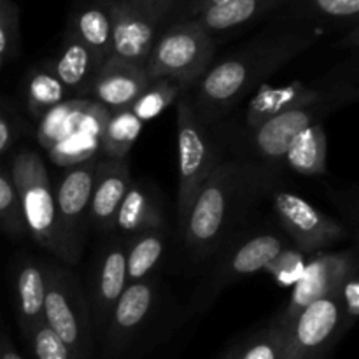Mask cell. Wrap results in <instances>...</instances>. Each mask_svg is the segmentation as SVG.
<instances>
[{
	"instance_id": "3957f363",
	"label": "cell",
	"mask_w": 359,
	"mask_h": 359,
	"mask_svg": "<svg viewBox=\"0 0 359 359\" xmlns=\"http://www.w3.org/2000/svg\"><path fill=\"white\" fill-rule=\"evenodd\" d=\"M358 97V65L354 56L353 60L333 67V70L311 83L293 81L284 86L263 83L256 88L255 95L249 98L237 119L224 118L210 128L217 132H249L284 111L312 105H332L342 109L356 102Z\"/></svg>"
},
{
	"instance_id": "4fadbf2b",
	"label": "cell",
	"mask_w": 359,
	"mask_h": 359,
	"mask_svg": "<svg viewBox=\"0 0 359 359\" xmlns=\"http://www.w3.org/2000/svg\"><path fill=\"white\" fill-rule=\"evenodd\" d=\"M356 269L358 256L354 249L339 252H319L316 258L307 262L300 279L294 283L293 293L286 307L277 314L276 319L287 328L290 323L307 305L326 294H332L340 286V283Z\"/></svg>"
},
{
	"instance_id": "4dcf8cb0",
	"label": "cell",
	"mask_w": 359,
	"mask_h": 359,
	"mask_svg": "<svg viewBox=\"0 0 359 359\" xmlns=\"http://www.w3.org/2000/svg\"><path fill=\"white\" fill-rule=\"evenodd\" d=\"M286 326L273 319L269 326L249 337L226 359H283Z\"/></svg>"
},
{
	"instance_id": "52a82bcc",
	"label": "cell",
	"mask_w": 359,
	"mask_h": 359,
	"mask_svg": "<svg viewBox=\"0 0 359 359\" xmlns=\"http://www.w3.org/2000/svg\"><path fill=\"white\" fill-rule=\"evenodd\" d=\"M9 174L20 200L25 230L35 244L58 256L55 184L41 154L32 149L18 151Z\"/></svg>"
},
{
	"instance_id": "836d02e7",
	"label": "cell",
	"mask_w": 359,
	"mask_h": 359,
	"mask_svg": "<svg viewBox=\"0 0 359 359\" xmlns=\"http://www.w3.org/2000/svg\"><path fill=\"white\" fill-rule=\"evenodd\" d=\"M25 340L30 346L35 359H76L69 347L58 339V335L46 323L35 326Z\"/></svg>"
},
{
	"instance_id": "d6986e66",
	"label": "cell",
	"mask_w": 359,
	"mask_h": 359,
	"mask_svg": "<svg viewBox=\"0 0 359 359\" xmlns=\"http://www.w3.org/2000/svg\"><path fill=\"white\" fill-rule=\"evenodd\" d=\"M49 63L72 98H88L91 83L102 67L97 56L67 32H63L62 44Z\"/></svg>"
},
{
	"instance_id": "f35d334b",
	"label": "cell",
	"mask_w": 359,
	"mask_h": 359,
	"mask_svg": "<svg viewBox=\"0 0 359 359\" xmlns=\"http://www.w3.org/2000/svg\"><path fill=\"white\" fill-rule=\"evenodd\" d=\"M146 4V7L149 9V13L153 14L154 20L160 23V27H163V21L167 18L168 11L172 9L175 0H142Z\"/></svg>"
},
{
	"instance_id": "f1b7e54d",
	"label": "cell",
	"mask_w": 359,
	"mask_h": 359,
	"mask_svg": "<svg viewBox=\"0 0 359 359\" xmlns=\"http://www.w3.org/2000/svg\"><path fill=\"white\" fill-rule=\"evenodd\" d=\"M88 104H90V98H69L56 107L49 109L39 119L37 139L41 146L49 151L55 144L70 135L79 125Z\"/></svg>"
},
{
	"instance_id": "7a4b0ae2",
	"label": "cell",
	"mask_w": 359,
	"mask_h": 359,
	"mask_svg": "<svg viewBox=\"0 0 359 359\" xmlns=\"http://www.w3.org/2000/svg\"><path fill=\"white\" fill-rule=\"evenodd\" d=\"M280 167L223 158L207 175L189 209L181 238L195 259L217 255L252 209L279 188Z\"/></svg>"
},
{
	"instance_id": "9a60e30c",
	"label": "cell",
	"mask_w": 359,
	"mask_h": 359,
	"mask_svg": "<svg viewBox=\"0 0 359 359\" xmlns=\"http://www.w3.org/2000/svg\"><path fill=\"white\" fill-rule=\"evenodd\" d=\"M156 302L154 279L126 284L125 291L116 302L107 326L104 330L105 344L112 353L125 349L144 328Z\"/></svg>"
},
{
	"instance_id": "4316f807",
	"label": "cell",
	"mask_w": 359,
	"mask_h": 359,
	"mask_svg": "<svg viewBox=\"0 0 359 359\" xmlns=\"http://www.w3.org/2000/svg\"><path fill=\"white\" fill-rule=\"evenodd\" d=\"M25 95H27V109L34 119H41L49 109L56 107L62 102L69 100L70 93L60 79L56 77L55 70L51 69V63H42V65L34 67L28 74L27 86H25Z\"/></svg>"
},
{
	"instance_id": "2e32d148",
	"label": "cell",
	"mask_w": 359,
	"mask_h": 359,
	"mask_svg": "<svg viewBox=\"0 0 359 359\" xmlns=\"http://www.w3.org/2000/svg\"><path fill=\"white\" fill-rule=\"evenodd\" d=\"M132 184L128 158L125 160H98L95 168L93 189H91L90 226L98 233L109 235L114 231V217Z\"/></svg>"
},
{
	"instance_id": "484cf974",
	"label": "cell",
	"mask_w": 359,
	"mask_h": 359,
	"mask_svg": "<svg viewBox=\"0 0 359 359\" xmlns=\"http://www.w3.org/2000/svg\"><path fill=\"white\" fill-rule=\"evenodd\" d=\"M126 279L128 283L153 279V272L160 265L167 249V235L163 228L147 230L126 237Z\"/></svg>"
},
{
	"instance_id": "83f0119b",
	"label": "cell",
	"mask_w": 359,
	"mask_h": 359,
	"mask_svg": "<svg viewBox=\"0 0 359 359\" xmlns=\"http://www.w3.org/2000/svg\"><path fill=\"white\" fill-rule=\"evenodd\" d=\"M142 130V121L133 116L130 109L109 112L100 133V149L109 160H125L137 142Z\"/></svg>"
},
{
	"instance_id": "74e56055",
	"label": "cell",
	"mask_w": 359,
	"mask_h": 359,
	"mask_svg": "<svg viewBox=\"0 0 359 359\" xmlns=\"http://www.w3.org/2000/svg\"><path fill=\"white\" fill-rule=\"evenodd\" d=\"M14 140V126L6 112L0 111V156L11 147Z\"/></svg>"
},
{
	"instance_id": "ba28073f",
	"label": "cell",
	"mask_w": 359,
	"mask_h": 359,
	"mask_svg": "<svg viewBox=\"0 0 359 359\" xmlns=\"http://www.w3.org/2000/svg\"><path fill=\"white\" fill-rule=\"evenodd\" d=\"M290 244V238L279 231H256V233L248 235L235 233L217 251L221 252L219 262L210 272L207 284H203V287H200L196 293L193 309L202 311L224 287L259 270H265L277 258V255Z\"/></svg>"
},
{
	"instance_id": "d590c367",
	"label": "cell",
	"mask_w": 359,
	"mask_h": 359,
	"mask_svg": "<svg viewBox=\"0 0 359 359\" xmlns=\"http://www.w3.org/2000/svg\"><path fill=\"white\" fill-rule=\"evenodd\" d=\"M230 2V0H175L172 9L168 11L167 18L163 21L165 28L167 25L172 23H182V21H193L198 16H202L207 11L219 7L223 4Z\"/></svg>"
},
{
	"instance_id": "8d00e7d4",
	"label": "cell",
	"mask_w": 359,
	"mask_h": 359,
	"mask_svg": "<svg viewBox=\"0 0 359 359\" xmlns=\"http://www.w3.org/2000/svg\"><path fill=\"white\" fill-rule=\"evenodd\" d=\"M358 269L353 270L346 279L340 283L335 293L339 297L340 305H342L344 316H346L347 330L354 325L359 316V284H358Z\"/></svg>"
},
{
	"instance_id": "7c38bea8",
	"label": "cell",
	"mask_w": 359,
	"mask_h": 359,
	"mask_svg": "<svg viewBox=\"0 0 359 359\" xmlns=\"http://www.w3.org/2000/svg\"><path fill=\"white\" fill-rule=\"evenodd\" d=\"M126 284V241L121 235L109 233L107 241L98 249L95 263H91L88 290L84 291L91 323L102 333Z\"/></svg>"
},
{
	"instance_id": "44dd1931",
	"label": "cell",
	"mask_w": 359,
	"mask_h": 359,
	"mask_svg": "<svg viewBox=\"0 0 359 359\" xmlns=\"http://www.w3.org/2000/svg\"><path fill=\"white\" fill-rule=\"evenodd\" d=\"M107 116L109 111L104 105L90 100L77 128L49 149V158L60 167L69 168L97 156L100 149V133Z\"/></svg>"
},
{
	"instance_id": "1f68e13d",
	"label": "cell",
	"mask_w": 359,
	"mask_h": 359,
	"mask_svg": "<svg viewBox=\"0 0 359 359\" xmlns=\"http://www.w3.org/2000/svg\"><path fill=\"white\" fill-rule=\"evenodd\" d=\"M20 53V7L14 0H0V70Z\"/></svg>"
},
{
	"instance_id": "277c9868",
	"label": "cell",
	"mask_w": 359,
	"mask_h": 359,
	"mask_svg": "<svg viewBox=\"0 0 359 359\" xmlns=\"http://www.w3.org/2000/svg\"><path fill=\"white\" fill-rule=\"evenodd\" d=\"M177 231L182 235L189 209L207 175L224 158V151L209 126L195 116L188 95L177 100Z\"/></svg>"
},
{
	"instance_id": "e575fe53",
	"label": "cell",
	"mask_w": 359,
	"mask_h": 359,
	"mask_svg": "<svg viewBox=\"0 0 359 359\" xmlns=\"http://www.w3.org/2000/svg\"><path fill=\"white\" fill-rule=\"evenodd\" d=\"M305 256H307L305 252H302L300 249L290 244L277 255V258L265 270H269L270 276L280 286H294V283L300 279L302 272H304L305 265H307Z\"/></svg>"
},
{
	"instance_id": "603a6c76",
	"label": "cell",
	"mask_w": 359,
	"mask_h": 359,
	"mask_svg": "<svg viewBox=\"0 0 359 359\" xmlns=\"http://www.w3.org/2000/svg\"><path fill=\"white\" fill-rule=\"evenodd\" d=\"M165 226V216L156 196L140 182L132 181L114 217V231L125 237ZM112 231V233H114Z\"/></svg>"
},
{
	"instance_id": "5b68a950",
	"label": "cell",
	"mask_w": 359,
	"mask_h": 359,
	"mask_svg": "<svg viewBox=\"0 0 359 359\" xmlns=\"http://www.w3.org/2000/svg\"><path fill=\"white\" fill-rule=\"evenodd\" d=\"M44 323L58 335L76 359H88L93 346V323L86 293L76 273L55 263H44Z\"/></svg>"
},
{
	"instance_id": "cb8c5ba5",
	"label": "cell",
	"mask_w": 359,
	"mask_h": 359,
	"mask_svg": "<svg viewBox=\"0 0 359 359\" xmlns=\"http://www.w3.org/2000/svg\"><path fill=\"white\" fill-rule=\"evenodd\" d=\"M284 9L291 20L319 30L358 27L359 0H290Z\"/></svg>"
},
{
	"instance_id": "7402d4cb",
	"label": "cell",
	"mask_w": 359,
	"mask_h": 359,
	"mask_svg": "<svg viewBox=\"0 0 359 359\" xmlns=\"http://www.w3.org/2000/svg\"><path fill=\"white\" fill-rule=\"evenodd\" d=\"M46 270L44 263L23 259L14 276V300H16L18 326L23 339L44 323Z\"/></svg>"
},
{
	"instance_id": "f546056e",
	"label": "cell",
	"mask_w": 359,
	"mask_h": 359,
	"mask_svg": "<svg viewBox=\"0 0 359 359\" xmlns=\"http://www.w3.org/2000/svg\"><path fill=\"white\" fill-rule=\"evenodd\" d=\"M189 90H191L189 84L170 79V77L149 79V84L137 97V100L133 102L130 111L142 123L151 121V119L160 116L163 111H167L179 98L184 97Z\"/></svg>"
},
{
	"instance_id": "9c48e42d",
	"label": "cell",
	"mask_w": 359,
	"mask_h": 359,
	"mask_svg": "<svg viewBox=\"0 0 359 359\" xmlns=\"http://www.w3.org/2000/svg\"><path fill=\"white\" fill-rule=\"evenodd\" d=\"M97 156L67 168L55 186L56 226H58V258L76 265L83 255L90 230V205Z\"/></svg>"
},
{
	"instance_id": "d6a6232c",
	"label": "cell",
	"mask_w": 359,
	"mask_h": 359,
	"mask_svg": "<svg viewBox=\"0 0 359 359\" xmlns=\"http://www.w3.org/2000/svg\"><path fill=\"white\" fill-rule=\"evenodd\" d=\"M0 230L14 238L27 233L13 177L0 167Z\"/></svg>"
},
{
	"instance_id": "6da1fadb",
	"label": "cell",
	"mask_w": 359,
	"mask_h": 359,
	"mask_svg": "<svg viewBox=\"0 0 359 359\" xmlns=\"http://www.w3.org/2000/svg\"><path fill=\"white\" fill-rule=\"evenodd\" d=\"M321 30L287 18L212 63L188 91L198 121L214 126L270 76L318 42Z\"/></svg>"
},
{
	"instance_id": "ab89813d",
	"label": "cell",
	"mask_w": 359,
	"mask_h": 359,
	"mask_svg": "<svg viewBox=\"0 0 359 359\" xmlns=\"http://www.w3.org/2000/svg\"><path fill=\"white\" fill-rule=\"evenodd\" d=\"M0 359H23L2 332H0Z\"/></svg>"
},
{
	"instance_id": "30bf717a",
	"label": "cell",
	"mask_w": 359,
	"mask_h": 359,
	"mask_svg": "<svg viewBox=\"0 0 359 359\" xmlns=\"http://www.w3.org/2000/svg\"><path fill=\"white\" fill-rule=\"evenodd\" d=\"M347 332L342 305L333 291L307 305L290 323L283 359H321Z\"/></svg>"
},
{
	"instance_id": "ffe728a7",
	"label": "cell",
	"mask_w": 359,
	"mask_h": 359,
	"mask_svg": "<svg viewBox=\"0 0 359 359\" xmlns=\"http://www.w3.org/2000/svg\"><path fill=\"white\" fill-rule=\"evenodd\" d=\"M287 2L290 0H230L223 6L207 11L195 21L217 42V39L223 35L244 30L245 27L256 25L269 14L284 9Z\"/></svg>"
},
{
	"instance_id": "ac0fdd59",
	"label": "cell",
	"mask_w": 359,
	"mask_h": 359,
	"mask_svg": "<svg viewBox=\"0 0 359 359\" xmlns=\"http://www.w3.org/2000/svg\"><path fill=\"white\" fill-rule=\"evenodd\" d=\"M65 32L83 42L104 65L111 56V4L109 0H74Z\"/></svg>"
},
{
	"instance_id": "8fae6325",
	"label": "cell",
	"mask_w": 359,
	"mask_h": 359,
	"mask_svg": "<svg viewBox=\"0 0 359 359\" xmlns=\"http://www.w3.org/2000/svg\"><path fill=\"white\" fill-rule=\"evenodd\" d=\"M270 200L284 235L305 255L318 252L347 238V230L340 221L326 216L297 193L277 188Z\"/></svg>"
},
{
	"instance_id": "5bb4252c",
	"label": "cell",
	"mask_w": 359,
	"mask_h": 359,
	"mask_svg": "<svg viewBox=\"0 0 359 359\" xmlns=\"http://www.w3.org/2000/svg\"><path fill=\"white\" fill-rule=\"evenodd\" d=\"M112 46L109 58L144 67L161 27L140 0H109Z\"/></svg>"
},
{
	"instance_id": "d4e9b609",
	"label": "cell",
	"mask_w": 359,
	"mask_h": 359,
	"mask_svg": "<svg viewBox=\"0 0 359 359\" xmlns=\"http://www.w3.org/2000/svg\"><path fill=\"white\" fill-rule=\"evenodd\" d=\"M326 133L323 123L305 128L287 147L286 154L280 160V167L290 168L300 175H323L326 174Z\"/></svg>"
},
{
	"instance_id": "e0dca14e",
	"label": "cell",
	"mask_w": 359,
	"mask_h": 359,
	"mask_svg": "<svg viewBox=\"0 0 359 359\" xmlns=\"http://www.w3.org/2000/svg\"><path fill=\"white\" fill-rule=\"evenodd\" d=\"M149 77L144 67L132 65L116 58H107L91 83L88 98L104 105L109 112L130 109Z\"/></svg>"
},
{
	"instance_id": "8992f818",
	"label": "cell",
	"mask_w": 359,
	"mask_h": 359,
	"mask_svg": "<svg viewBox=\"0 0 359 359\" xmlns=\"http://www.w3.org/2000/svg\"><path fill=\"white\" fill-rule=\"evenodd\" d=\"M216 51L217 42L195 20L167 25L151 49L147 77H170L193 88L212 65Z\"/></svg>"
}]
</instances>
